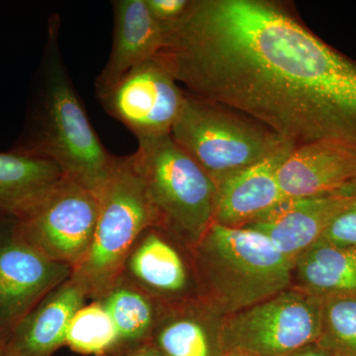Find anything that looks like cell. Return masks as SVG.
<instances>
[{"mask_svg":"<svg viewBox=\"0 0 356 356\" xmlns=\"http://www.w3.org/2000/svg\"><path fill=\"white\" fill-rule=\"evenodd\" d=\"M156 60L191 95L297 147L356 140V63L270 0H192Z\"/></svg>","mask_w":356,"mask_h":356,"instance_id":"6da1fadb","label":"cell"},{"mask_svg":"<svg viewBox=\"0 0 356 356\" xmlns=\"http://www.w3.org/2000/svg\"><path fill=\"white\" fill-rule=\"evenodd\" d=\"M60 27L58 16H51L24 124L10 149L53 161L63 177L99 195L114 156L103 146L72 83L58 46Z\"/></svg>","mask_w":356,"mask_h":356,"instance_id":"7a4b0ae2","label":"cell"},{"mask_svg":"<svg viewBox=\"0 0 356 356\" xmlns=\"http://www.w3.org/2000/svg\"><path fill=\"white\" fill-rule=\"evenodd\" d=\"M191 254L199 298L222 317L292 287L291 259L252 229L213 222Z\"/></svg>","mask_w":356,"mask_h":356,"instance_id":"3957f363","label":"cell"},{"mask_svg":"<svg viewBox=\"0 0 356 356\" xmlns=\"http://www.w3.org/2000/svg\"><path fill=\"white\" fill-rule=\"evenodd\" d=\"M138 142L132 159L154 226L191 250L214 222L216 185L170 134Z\"/></svg>","mask_w":356,"mask_h":356,"instance_id":"277c9868","label":"cell"},{"mask_svg":"<svg viewBox=\"0 0 356 356\" xmlns=\"http://www.w3.org/2000/svg\"><path fill=\"white\" fill-rule=\"evenodd\" d=\"M149 226H154L153 215L132 154L114 156L99 193L92 243L70 274L90 301L102 299L120 278L136 241Z\"/></svg>","mask_w":356,"mask_h":356,"instance_id":"5b68a950","label":"cell"},{"mask_svg":"<svg viewBox=\"0 0 356 356\" xmlns=\"http://www.w3.org/2000/svg\"><path fill=\"white\" fill-rule=\"evenodd\" d=\"M170 136L216 186L290 145L259 122L188 92Z\"/></svg>","mask_w":356,"mask_h":356,"instance_id":"8992f818","label":"cell"},{"mask_svg":"<svg viewBox=\"0 0 356 356\" xmlns=\"http://www.w3.org/2000/svg\"><path fill=\"white\" fill-rule=\"evenodd\" d=\"M323 300L289 288L222 318V351L259 356H284L318 343L322 331Z\"/></svg>","mask_w":356,"mask_h":356,"instance_id":"52a82bcc","label":"cell"},{"mask_svg":"<svg viewBox=\"0 0 356 356\" xmlns=\"http://www.w3.org/2000/svg\"><path fill=\"white\" fill-rule=\"evenodd\" d=\"M98 211V194L63 177L15 219L16 229L46 259L74 269L92 243Z\"/></svg>","mask_w":356,"mask_h":356,"instance_id":"ba28073f","label":"cell"},{"mask_svg":"<svg viewBox=\"0 0 356 356\" xmlns=\"http://www.w3.org/2000/svg\"><path fill=\"white\" fill-rule=\"evenodd\" d=\"M72 271L37 252L18 233L15 219L0 214V343Z\"/></svg>","mask_w":356,"mask_h":356,"instance_id":"9c48e42d","label":"cell"},{"mask_svg":"<svg viewBox=\"0 0 356 356\" xmlns=\"http://www.w3.org/2000/svg\"><path fill=\"white\" fill-rule=\"evenodd\" d=\"M185 96L186 91L154 58L97 97L105 111L140 140L170 135Z\"/></svg>","mask_w":356,"mask_h":356,"instance_id":"30bf717a","label":"cell"},{"mask_svg":"<svg viewBox=\"0 0 356 356\" xmlns=\"http://www.w3.org/2000/svg\"><path fill=\"white\" fill-rule=\"evenodd\" d=\"M121 276L165 304L198 297L191 250L159 227L140 234Z\"/></svg>","mask_w":356,"mask_h":356,"instance_id":"8fae6325","label":"cell"},{"mask_svg":"<svg viewBox=\"0 0 356 356\" xmlns=\"http://www.w3.org/2000/svg\"><path fill=\"white\" fill-rule=\"evenodd\" d=\"M286 198L313 197L356 185V140L323 139L294 147L277 172Z\"/></svg>","mask_w":356,"mask_h":356,"instance_id":"7c38bea8","label":"cell"},{"mask_svg":"<svg viewBox=\"0 0 356 356\" xmlns=\"http://www.w3.org/2000/svg\"><path fill=\"white\" fill-rule=\"evenodd\" d=\"M356 185L344 191L287 198L243 228L259 232L294 262L322 238L332 221L355 199Z\"/></svg>","mask_w":356,"mask_h":356,"instance_id":"4fadbf2b","label":"cell"},{"mask_svg":"<svg viewBox=\"0 0 356 356\" xmlns=\"http://www.w3.org/2000/svg\"><path fill=\"white\" fill-rule=\"evenodd\" d=\"M293 149L286 145L273 156L217 185L214 222L243 228L287 199L281 191L277 172Z\"/></svg>","mask_w":356,"mask_h":356,"instance_id":"5bb4252c","label":"cell"},{"mask_svg":"<svg viewBox=\"0 0 356 356\" xmlns=\"http://www.w3.org/2000/svg\"><path fill=\"white\" fill-rule=\"evenodd\" d=\"M112 6L113 44L108 60L95 81L97 96L135 67L156 57L165 34L147 10L145 0H116Z\"/></svg>","mask_w":356,"mask_h":356,"instance_id":"9a60e30c","label":"cell"},{"mask_svg":"<svg viewBox=\"0 0 356 356\" xmlns=\"http://www.w3.org/2000/svg\"><path fill=\"white\" fill-rule=\"evenodd\" d=\"M222 318L199 297L165 304L147 343L165 356H222Z\"/></svg>","mask_w":356,"mask_h":356,"instance_id":"2e32d148","label":"cell"},{"mask_svg":"<svg viewBox=\"0 0 356 356\" xmlns=\"http://www.w3.org/2000/svg\"><path fill=\"white\" fill-rule=\"evenodd\" d=\"M88 300L70 276L21 321L6 346L16 356L53 355L65 346L70 321Z\"/></svg>","mask_w":356,"mask_h":356,"instance_id":"e0dca14e","label":"cell"},{"mask_svg":"<svg viewBox=\"0 0 356 356\" xmlns=\"http://www.w3.org/2000/svg\"><path fill=\"white\" fill-rule=\"evenodd\" d=\"M292 287L322 300L356 294V247L318 241L293 262Z\"/></svg>","mask_w":356,"mask_h":356,"instance_id":"ac0fdd59","label":"cell"},{"mask_svg":"<svg viewBox=\"0 0 356 356\" xmlns=\"http://www.w3.org/2000/svg\"><path fill=\"white\" fill-rule=\"evenodd\" d=\"M63 177L49 159L0 152V214L19 219Z\"/></svg>","mask_w":356,"mask_h":356,"instance_id":"d6986e66","label":"cell"},{"mask_svg":"<svg viewBox=\"0 0 356 356\" xmlns=\"http://www.w3.org/2000/svg\"><path fill=\"white\" fill-rule=\"evenodd\" d=\"M98 301L113 321L118 346L147 343L165 305L122 276Z\"/></svg>","mask_w":356,"mask_h":356,"instance_id":"ffe728a7","label":"cell"},{"mask_svg":"<svg viewBox=\"0 0 356 356\" xmlns=\"http://www.w3.org/2000/svg\"><path fill=\"white\" fill-rule=\"evenodd\" d=\"M119 343L118 332L102 302L93 300L74 314L65 346L81 355L103 356Z\"/></svg>","mask_w":356,"mask_h":356,"instance_id":"44dd1931","label":"cell"},{"mask_svg":"<svg viewBox=\"0 0 356 356\" xmlns=\"http://www.w3.org/2000/svg\"><path fill=\"white\" fill-rule=\"evenodd\" d=\"M318 343L334 353L356 356V294L323 300Z\"/></svg>","mask_w":356,"mask_h":356,"instance_id":"7402d4cb","label":"cell"},{"mask_svg":"<svg viewBox=\"0 0 356 356\" xmlns=\"http://www.w3.org/2000/svg\"><path fill=\"white\" fill-rule=\"evenodd\" d=\"M320 241L341 247H356V195L325 229Z\"/></svg>","mask_w":356,"mask_h":356,"instance_id":"603a6c76","label":"cell"},{"mask_svg":"<svg viewBox=\"0 0 356 356\" xmlns=\"http://www.w3.org/2000/svg\"><path fill=\"white\" fill-rule=\"evenodd\" d=\"M145 2L153 19L165 29L184 17L192 0H145Z\"/></svg>","mask_w":356,"mask_h":356,"instance_id":"cb8c5ba5","label":"cell"},{"mask_svg":"<svg viewBox=\"0 0 356 356\" xmlns=\"http://www.w3.org/2000/svg\"><path fill=\"white\" fill-rule=\"evenodd\" d=\"M103 356H165L149 343L117 346Z\"/></svg>","mask_w":356,"mask_h":356,"instance_id":"d4e9b609","label":"cell"},{"mask_svg":"<svg viewBox=\"0 0 356 356\" xmlns=\"http://www.w3.org/2000/svg\"><path fill=\"white\" fill-rule=\"evenodd\" d=\"M284 356H334V353L318 343H314Z\"/></svg>","mask_w":356,"mask_h":356,"instance_id":"484cf974","label":"cell"},{"mask_svg":"<svg viewBox=\"0 0 356 356\" xmlns=\"http://www.w3.org/2000/svg\"><path fill=\"white\" fill-rule=\"evenodd\" d=\"M222 356H259L252 355V353H245V351L233 350L225 353Z\"/></svg>","mask_w":356,"mask_h":356,"instance_id":"4316f807","label":"cell"},{"mask_svg":"<svg viewBox=\"0 0 356 356\" xmlns=\"http://www.w3.org/2000/svg\"><path fill=\"white\" fill-rule=\"evenodd\" d=\"M0 356H16V355H14L13 351L9 350V348H7V346H6V343H4L3 348H2V350H1V355H0Z\"/></svg>","mask_w":356,"mask_h":356,"instance_id":"83f0119b","label":"cell"},{"mask_svg":"<svg viewBox=\"0 0 356 356\" xmlns=\"http://www.w3.org/2000/svg\"><path fill=\"white\" fill-rule=\"evenodd\" d=\"M334 356H353V355H346V353H334Z\"/></svg>","mask_w":356,"mask_h":356,"instance_id":"f1b7e54d","label":"cell"},{"mask_svg":"<svg viewBox=\"0 0 356 356\" xmlns=\"http://www.w3.org/2000/svg\"><path fill=\"white\" fill-rule=\"evenodd\" d=\"M4 343H0V355H1L2 348H3Z\"/></svg>","mask_w":356,"mask_h":356,"instance_id":"f546056e","label":"cell"}]
</instances>
